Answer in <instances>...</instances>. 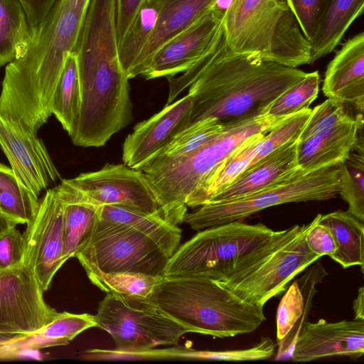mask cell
<instances>
[{
    "label": "cell",
    "mask_w": 364,
    "mask_h": 364,
    "mask_svg": "<svg viewBox=\"0 0 364 364\" xmlns=\"http://www.w3.org/2000/svg\"><path fill=\"white\" fill-rule=\"evenodd\" d=\"M306 74L258 54L236 53L224 36L179 77H167L166 105L188 88L194 97L188 126L207 117L225 124L267 114L274 101Z\"/></svg>",
    "instance_id": "1"
},
{
    "label": "cell",
    "mask_w": 364,
    "mask_h": 364,
    "mask_svg": "<svg viewBox=\"0 0 364 364\" xmlns=\"http://www.w3.org/2000/svg\"><path fill=\"white\" fill-rule=\"evenodd\" d=\"M90 0H56L20 58L5 68L0 117L36 134L52 114L58 79L73 52Z\"/></svg>",
    "instance_id": "2"
},
{
    "label": "cell",
    "mask_w": 364,
    "mask_h": 364,
    "mask_svg": "<svg viewBox=\"0 0 364 364\" xmlns=\"http://www.w3.org/2000/svg\"><path fill=\"white\" fill-rule=\"evenodd\" d=\"M150 301L190 333L234 337L257 330L264 307L246 302L218 281L203 277H163Z\"/></svg>",
    "instance_id": "3"
},
{
    "label": "cell",
    "mask_w": 364,
    "mask_h": 364,
    "mask_svg": "<svg viewBox=\"0 0 364 364\" xmlns=\"http://www.w3.org/2000/svg\"><path fill=\"white\" fill-rule=\"evenodd\" d=\"M291 115L264 114L223 124L218 134L189 156L143 170L166 218L177 225L182 223L190 197L226 158L252 135L269 132Z\"/></svg>",
    "instance_id": "4"
},
{
    "label": "cell",
    "mask_w": 364,
    "mask_h": 364,
    "mask_svg": "<svg viewBox=\"0 0 364 364\" xmlns=\"http://www.w3.org/2000/svg\"><path fill=\"white\" fill-rule=\"evenodd\" d=\"M281 230L262 223L233 221L200 230L178 246L164 277H203L222 282L238 262Z\"/></svg>",
    "instance_id": "5"
},
{
    "label": "cell",
    "mask_w": 364,
    "mask_h": 364,
    "mask_svg": "<svg viewBox=\"0 0 364 364\" xmlns=\"http://www.w3.org/2000/svg\"><path fill=\"white\" fill-rule=\"evenodd\" d=\"M338 164L304 173L296 178L232 200L205 203L186 213L183 222L201 230L242 220L264 209L289 203L326 200L338 194Z\"/></svg>",
    "instance_id": "6"
},
{
    "label": "cell",
    "mask_w": 364,
    "mask_h": 364,
    "mask_svg": "<svg viewBox=\"0 0 364 364\" xmlns=\"http://www.w3.org/2000/svg\"><path fill=\"white\" fill-rule=\"evenodd\" d=\"M97 326L112 338L114 350L139 352L177 346L189 330L165 314L149 299L107 294L94 315Z\"/></svg>",
    "instance_id": "7"
},
{
    "label": "cell",
    "mask_w": 364,
    "mask_h": 364,
    "mask_svg": "<svg viewBox=\"0 0 364 364\" xmlns=\"http://www.w3.org/2000/svg\"><path fill=\"white\" fill-rule=\"evenodd\" d=\"M75 257L105 273L164 277L171 255L152 239L129 226L98 219Z\"/></svg>",
    "instance_id": "8"
},
{
    "label": "cell",
    "mask_w": 364,
    "mask_h": 364,
    "mask_svg": "<svg viewBox=\"0 0 364 364\" xmlns=\"http://www.w3.org/2000/svg\"><path fill=\"white\" fill-rule=\"evenodd\" d=\"M321 215L307 224L298 225L273 252L259 262L219 282L242 300L264 307L270 299L282 294L296 276L320 258L309 249L305 237Z\"/></svg>",
    "instance_id": "9"
},
{
    "label": "cell",
    "mask_w": 364,
    "mask_h": 364,
    "mask_svg": "<svg viewBox=\"0 0 364 364\" xmlns=\"http://www.w3.org/2000/svg\"><path fill=\"white\" fill-rule=\"evenodd\" d=\"M23 263L32 272L43 292L52 283L63 259V207L56 188L47 190L40 199L33 218L23 234Z\"/></svg>",
    "instance_id": "10"
},
{
    "label": "cell",
    "mask_w": 364,
    "mask_h": 364,
    "mask_svg": "<svg viewBox=\"0 0 364 364\" xmlns=\"http://www.w3.org/2000/svg\"><path fill=\"white\" fill-rule=\"evenodd\" d=\"M43 291L23 263L0 270V332L26 336L58 314L44 300Z\"/></svg>",
    "instance_id": "11"
},
{
    "label": "cell",
    "mask_w": 364,
    "mask_h": 364,
    "mask_svg": "<svg viewBox=\"0 0 364 364\" xmlns=\"http://www.w3.org/2000/svg\"><path fill=\"white\" fill-rule=\"evenodd\" d=\"M69 180L100 205H122L167 218L146 174L124 164H106Z\"/></svg>",
    "instance_id": "12"
},
{
    "label": "cell",
    "mask_w": 364,
    "mask_h": 364,
    "mask_svg": "<svg viewBox=\"0 0 364 364\" xmlns=\"http://www.w3.org/2000/svg\"><path fill=\"white\" fill-rule=\"evenodd\" d=\"M224 11L213 7L191 26L164 43L153 54L141 76L148 80L169 77L188 70L223 38Z\"/></svg>",
    "instance_id": "13"
},
{
    "label": "cell",
    "mask_w": 364,
    "mask_h": 364,
    "mask_svg": "<svg viewBox=\"0 0 364 364\" xmlns=\"http://www.w3.org/2000/svg\"><path fill=\"white\" fill-rule=\"evenodd\" d=\"M285 0H228L223 32L228 48L236 53L258 54L264 59Z\"/></svg>",
    "instance_id": "14"
},
{
    "label": "cell",
    "mask_w": 364,
    "mask_h": 364,
    "mask_svg": "<svg viewBox=\"0 0 364 364\" xmlns=\"http://www.w3.org/2000/svg\"><path fill=\"white\" fill-rule=\"evenodd\" d=\"M194 97L188 93L148 119L136 124L123 144L122 159L128 167L141 170L180 132L188 127Z\"/></svg>",
    "instance_id": "15"
},
{
    "label": "cell",
    "mask_w": 364,
    "mask_h": 364,
    "mask_svg": "<svg viewBox=\"0 0 364 364\" xmlns=\"http://www.w3.org/2000/svg\"><path fill=\"white\" fill-rule=\"evenodd\" d=\"M0 147L18 178L36 196L60 178L42 140L1 117Z\"/></svg>",
    "instance_id": "16"
},
{
    "label": "cell",
    "mask_w": 364,
    "mask_h": 364,
    "mask_svg": "<svg viewBox=\"0 0 364 364\" xmlns=\"http://www.w3.org/2000/svg\"><path fill=\"white\" fill-rule=\"evenodd\" d=\"M364 354V320L306 321L291 352L294 362H310L332 356L359 358Z\"/></svg>",
    "instance_id": "17"
},
{
    "label": "cell",
    "mask_w": 364,
    "mask_h": 364,
    "mask_svg": "<svg viewBox=\"0 0 364 364\" xmlns=\"http://www.w3.org/2000/svg\"><path fill=\"white\" fill-rule=\"evenodd\" d=\"M323 95L354 109L363 118L364 33L349 38L328 63L322 86Z\"/></svg>",
    "instance_id": "18"
},
{
    "label": "cell",
    "mask_w": 364,
    "mask_h": 364,
    "mask_svg": "<svg viewBox=\"0 0 364 364\" xmlns=\"http://www.w3.org/2000/svg\"><path fill=\"white\" fill-rule=\"evenodd\" d=\"M299 138L284 144L247 168L205 203L247 196L306 173L299 167L297 162Z\"/></svg>",
    "instance_id": "19"
},
{
    "label": "cell",
    "mask_w": 364,
    "mask_h": 364,
    "mask_svg": "<svg viewBox=\"0 0 364 364\" xmlns=\"http://www.w3.org/2000/svg\"><path fill=\"white\" fill-rule=\"evenodd\" d=\"M312 264L286 289L278 306L276 323L279 358L291 352L301 328L308 321L313 299L318 291L316 285L328 275L321 263Z\"/></svg>",
    "instance_id": "20"
},
{
    "label": "cell",
    "mask_w": 364,
    "mask_h": 364,
    "mask_svg": "<svg viewBox=\"0 0 364 364\" xmlns=\"http://www.w3.org/2000/svg\"><path fill=\"white\" fill-rule=\"evenodd\" d=\"M363 121L354 119L327 131L299 140L297 162L306 171L338 165L355 145Z\"/></svg>",
    "instance_id": "21"
},
{
    "label": "cell",
    "mask_w": 364,
    "mask_h": 364,
    "mask_svg": "<svg viewBox=\"0 0 364 364\" xmlns=\"http://www.w3.org/2000/svg\"><path fill=\"white\" fill-rule=\"evenodd\" d=\"M218 0H159V14L154 31L139 55L130 79L142 75L153 54L164 43L185 30L208 11Z\"/></svg>",
    "instance_id": "22"
},
{
    "label": "cell",
    "mask_w": 364,
    "mask_h": 364,
    "mask_svg": "<svg viewBox=\"0 0 364 364\" xmlns=\"http://www.w3.org/2000/svg\"><path fill=\"white\" fill-rule=\"evenodd\" d=\"M63 207V259L75 257L90 237L99 219L100 205L63 179L55 186Z\"/></svg>",
    "instance_id": "23"
},
{
    "label": "cell",
    "mask_w": 364,
    "mask_h": 364,
    "mask_svg": "<svg viewBox=\"0 0 364 364\" xmlns=\"http://www.w3.org/2000/svg\"><path fill=\"white\" fill-rule=\"evenodd\" d=\"M96 326L93 315L59 312L52 321L34 333L0 344V359L16 358L26 351L67 345L82 332Z\"/></svg>",
    "instance_id": "24"
},
{
    "label": "cell",
    "mask_w": 364,
    "mask_h": 364,
    "mask_svg": "<svg viewBox=\"0 0 364 364\" xmlns=\"http://www.w3.org/2000/svg\"><path fill=\"white\" fill-rule=\"evenodd\" d=\"M99 219L139 231L161 246L171 257L181 239V230L178 225L159 214L117 205H100Z\"/></svg>",
    "instance_id": "25"
},
{
    "label": "cell",
    "mask_w": 364,
    "mask_h": 364,
    "mask_svg": "<svg viewBox=\"0 0 364 364\" xmlns=\"http://www.w3.org/2000/svg\"><path fill=\"white\" fill-rule=\"evenodd\" d=\"M311 44L303 33L292 11L287 5L274 26L264 60L297 68L311 64Z\"/></svg>",
    "instance_id": "26"
},
{
    "label": "cell",
    "mask_w": 364,
    "mask_h": 364,
    "mask_svg": "<svg viewBox=\"0 0 364 364\" xmlns=\"http://www.w3.org/2000/svg\"><path fill=\"white\" fill-rule=\"evenodd\" d=\"M331 231L336 250L330 256L343 269L360 266L364 273V225L349 212L321 214L318 220Z\"/></svg>",
    "instance_id": "27"
},
{
    "label": "cell",
    "mask_w": 364,
    "mask_h": 364,
    "mask_svg": "<svg viewBox=\"0 0 364 364\" xmlns=\"http://www.w3.org/2000/svg\"><path fill=\"white\" fill-rule=\"evenodd\" d=\"M364 0H328L318 30L311 41V63L334 50L350 24L363 12Z\"/></svg>",
    "instance_id": "28"
},
{
    "label": "cell",
    "mask_w": 364,
    "mask_h": 364,
    "mask_svg": "<svg viewBox=\"0 0 364 364\" xmlns=\"http://www.w3.org/2000/svg\"><path fill=\"white\" fill-rule=\"evenodd\" d=\"M264 134L252 135L226 158L190 197L187 207L195 208L205 204L246 170L253 160L256 144Z\"/></svg>",
    "instance_id": "29"
},
{
    "label": "cell",
    "mask_w": 364,
    "mask_h": 364,
    "mask_svg": "<svg viewBox=\"0 0 364 364\" xmlns=\"http://www.w3.org/2000/svg\"><path fill=\"white\" fill-rule=\"evenodd\" d=\"M31 38V28L20 1L0 0V68L20 58Z\"/></svg>",
    "instance_id": "30"
},
{
    "label": "cell",
    "mask_w": 364,
    "mask_h": 364,
    "mask_svg": "<svg viewBox=\"0 0 364 364\" xmlns=\"http://www.w3.org/2000/svg\"><path fill=\"white\" fill-rule=\"evenodd\" d=\"M159 14V0H145L118 46L119 61L129 79L154 31Z\"/></svg>",
    "instance_id": "31"
},
{
    "label": "cell",
    "mask_w": 364,
    "mask_h": 364,
    "mask_svg": "<svg viewBox=\"0 0 364 364\" xmlns=\"http://www.w3.org/2000/svg\"><path fill=\"white\" fill-rule=\"evenodd\" d=\"M81 105V92L77 62L72 52L68 57L52 101V114L70 136L77 125Z\"/></svg>",
    "instance_id": "32"
},
{
    "label": "cell",
    "mask_w": 364,
    "mask_h": 364,
    "mask_svg": "<svg viewBox=\"0 0 364 364\" xmlns=\"http://www.w3.org/2000/svg\"><path fill=\"white\" fill-rule=\"evenodd\" d=\"M40 199L16 176L11 167L0 162V210L18 224H27L35 216Z\"/></svg>",
    "instance_id": "33"
},
{
    "label": "cell",
    "mask_w": 364,
    "mask_h": 364,
    "mask_svg": "<svg viewBox=\"0 0 364 364\" xmlns=\"http://www.w3.org/2000/svg\"><path fill=\"white\" fill-rule=\"evenodd\" d=\"M223 124L215 117H207L180 132L159 154L140 171L183 159L218 134Z\"/></svg>",
    "instance_id": "34"
},
{
    "label": "cell",
    "mask_w": 364,
    "mask_h": 364,
    "mask_svg": "<svg viewBox=\"0 0 364 364\" xmlns=\"http://www.w3.org/2000/svg\"><path fill=\"white\" fill-rule=\"evenodd\" d=\"M92 284L107 294L122 298L149 299L163 277L130 273H105L87 264L82 265Z\"/></svg>",
    "instance_id": "35"
},
{
    "label": "cell",
    "mask_w": 364,
    "mask_h": 364,
    "mask_svg": "<svg viewBox=\"0 0 364 364\" xmlns=\"http://www.w3.org/2000/svg\"><path fill=\"white\" fill-rule=\"evenodd\" d=\"M338 194L348 205V212L364 222L363 143L357 141L348 156L338 164Z\"/></svg>",
    "instance_id": "36"
},
{
    "label": "cell",
    "mask_w": 364,
    "mask_h": 364,
    "mask_svg": "<svg viewBox=\"0 0 364 364\" xmlns=\"http://www.w3.org/2000/svg\"><path fill=\"white\" fill-rule=\"evenodd\" d=\"M320 84L321 77L318 71L307 73L303 79L286 90L274 101L267 114L285 117L308 109L318 97Z\"/></svg>",
    "instance_id": "37"
},
{
    "label": "cell",
    "mask_w": 364,
    "mask_h": 364,
    "mask_svg": "<svg viewBox=\"0 0 364 364\" xmlns=\"http://www.w3.org/2000/svg\"><path fill=\"white\" fill-rule=\"evenodd\" d=\"M311 112V109L308 108L294 114L265 133L256 144L255 156L250 166L284 144L299 138Z\"/></svg>",
    "instance_id": "38"
},
{
    "label": "cell",
    "mask_w": 364,
    "mask_h": 364,
    "mask_svg": "<svg viewBox=\"0 0 364 364\" xmlns=\"http://www.w3.org/2000/svg\"><path fill=\"white\" fill-rule=\"evenodd\" d=\"M354 119L358 118L347 111L343 105L328 99L311 109L309 118L299 135V140L327 131Z\"/></svg>",
    "instance_id": "39"
},
{
    "label": "cell",
    "mask_w": 364,
    "mask_h": 364,
    "mask_svg": "<svg viewBox=\"0 0 364 364\" xmlns=\"http://www.w3.org/2000/svg\"><path fill=\"white\" fill-rule=\"evenodd\" d=\"M294 14L301 29L311 42L323 18L328 0H285Z\"/></svg>",
    "instance_id": "40"
},
{
    "label": "cell",
    "mask_w": 364,
    "mask_h": 364,
    "mask_svg": "<svg viewBox=\"0 0 364 364\" xmlns=\"http://www.w3.org/2000/svg\"><path fill=\"white\" fill-rule=\"evenodd\" d=\"M24 242L23 235L11 226L0 232V270L16 267L23 263Z\"/></svg>",
    "instance_id": "41"
},
{
    "label": "cell",
    "mask_w": 364,
    "mask_h": 364,
    "mask_svg": "<svg viewBox=\"0 0 364 364\" xmlns=\"http://www.w3.org/2000/svg\"><path fill=\"white\" fill-rule=\"evenodd\" d=\"M305 241L309 249L320 257L324 255L330 257L336 250L331 231L318 221L307 232Z\"/></svg>",
    "instance_id": "42"
},
{
    "label": "cell",
    "mask_w": 364,
    "mask_h": 364,
    "mask_svg": "<svg viewBox=\"0 0 364 364\" xmlns=\"http://www.w3.org/2000/svg\"><path fill=\"white\" fill-rule=\"evenodd\" d=\"M144 1L145 0H116V32L118 46Z\"/></svg>",
    "instance_id": "43"
},
{
    "label": "cell",
    "mask_w": 364,
    "mask_h": 364,
    "mask_svg": "<svg viewBox=\"0 0 364 364\" xmlns=\"http://www.w3.org/2000/svg\"><path fill=\"white\" fill-rule=\"evenodd\" d=\"M27 16L31 34L40 25L56 0H19Z\"/></svg>",
    "instance_id": "44"
},
{
    "label": "cell",
    "mask_w": 364,
    "mask_h": 364,
    "mask_svg": "<svg viewBox=\"0 0 364 364\" xmlns=\"http://www.w3.org/2000/svg\"><path fill=\"white\" fill-rule=\"evenodd\" d=\"M353 309L355 320H364V287L358 288V294L353 301Z\"/></svg>",
    "instance_id": "45"
},
{
    "label": "cell",
    "mask_w": 364,
    "mask_h": 364,
    "mask_svg": "<svg viewBox=\"0 0 364 364\" xmlns=\"http://www.w3.org/2000/svg\"><path fill=\"white\" fill-rule=\"evenodd\" d=\"M14 225L16 226L17 225L0 213V232L9 227Z\"/></svg>",
    "instance_id": "46"
},
{
    "label": "cell",
    "mask_w": 364,
    "mask_h": 364,
    "mask_svg": "<svg viewBox=\"0 0 364 364\" xmlns=\"http://www.w3.org/2000/svg\"><path fill=\"white\" fill-rule=\"evenodd\" d=\"M21 336H23L18 335V334H14V333L0 332V344L7 343L14 338H18Z\"/></svg>",
    "instance_id": "47"
},
{
    "label": "cell",
    "mask_w": 364,
    "mask_h": 364,
    "mask_svg": "<svg viewBox=\"0 0 364 364\" xmlns=\"http://www.w3.org/2000/svg\"><path fill=\"white\" fill-rule=\"evenodd\" d=\"M207 360H208V350H207Z\"/></svg>",
    "instance_id": "48"
},
{
    "label": "cell",
    "mask_w": 364,
    "mask_h": 364,
    "mask_svg": "<svg viewBox=\"0 0 364 364\" xmlns=\"http://www.w3.org/2000/svg\"><path fill=\"white\" fill-rule=\"evenodd\" d=\"M0 213H1V210H0Z\"/></svg>",
    "instance_id": "49"
}]
</instances>
